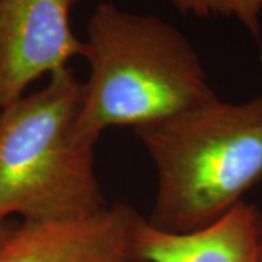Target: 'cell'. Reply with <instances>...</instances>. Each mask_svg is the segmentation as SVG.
Returning a JSON list of instances; mask_svg holds the SVG:
<instances>
[{"label":"cell","instance_id":"obj_1","mask_svg":"<svg viewBox=\"0 0 262 262\" xmlns=\"http://www.w3.org/2000/svg\"><path fill=\"white\" fill-rule=\"evenodd\" d=\"M76 134L96 143L103 130H134L217 99L195 48L172 24L110 2L88 22Z\"/></svg>","mask_w":262,"mask_h":262},{"label":"cell","instance_id":"obj_2","mask_svg":"<svg viewBox=\"0 0 262 262\" xmlns=\"http://www.w3.org/2000/svg\"><path fill=\"white\" fill-rule=\"evenodd\" d=\"M158 175L147 223L169 233L213 225L262 182V95L219 98L136 128Z\"/></svg>","mask_w":262,"mask_h":262},{"label":"cell","instance_id":"obj_3","mask_svg":"<svg viewBox=\"0 0 262 262\" xmlns=\"http://www.w3.org/2000/svg\"><path fill=\"white\" fill-rule=\"evenodd\" d=\"M82 82L67 66L37 92L0 110V222L57 220L108 207L95 144L76 134Z\"/></svg>","mask_w":262,"mask_h":262},{"label":"cell","instance_id":"obj_4","mask_svg":"<svg viewBox=\"0 0 262 262\" xmlns=\"http://www.w3.org/2000/svg\"><path fill=\"white\" fill-rule=\"evenodd\" d=\"M82 0H0V110L24 96L39 77L82 56L70 27Z\"/></svg>","mask_w":262,"mask_h":262},{"label":"cell","instance_id":"obj_5","mask_svg":"<svg viewBox=\"0 0 262 262\" xmlns=\"http://www.w3.org/2000/svg\"><path fill=\"white\" fill-rule=\"evenodd\" d=\"M140 220L122 203L82 217L24 220L2 239L0 262H139Z\"/></svg>","mask_w":262,"mask_h":262},{"label":"cell","instance_id":"obj_6","mask_svg":"<svg viewBox=\"0 0 262 262\" xmlns=\"http://www.w3.org/2000/svg\"><path fill=\"white\" fill-rule=\"evenodd\" d=\"M258 208L241 201L213 225L189 233H169L141 219L134 244L139 262H258Z\"/></svg>","mask_w":262,"mask_h":262},{"label":"cell","instance_id":"obj_7","mask_svg":"<svg viewBox=\"0 0 262 262\" xmlns=\"http://www.w3.org/2000/svg\"><path fill=\"white\" fill-rule=\"evenodd\" d=\"M179 13L200 18L225 16L237 19L248 29L256 42H261L262 0H165Z\"/></svg>","mask_w":262,"mask_h":262},{"label":"cell","instance_id":"obj_8","mask_svg":"<svg viewBox=\"0 0 262 262\" xmlns=\"http://www.w3.org/2000/svg\"><path fill=\"white\" fill-rule=\"evenodd\" d=\"M256 259L258 262H262V211L258 210L256 213Z\"/></svg>","mask_w":262,"mask_h":262},{"label":"cell","instance_id":"obj_9","mask_svg":"<svg viewBox=\"0 0 262 262\" xmlns=\"http://www.w3.org/2000/svg\"><path fill=\"white\" fill-rule=\"evenodd\" d=\"M10 229H12V226L8 225L6 222H0V242H2V239H3L6 234L9 233Z\"/></svg>","mask_w":262,"mask_h":262}]
</instances>
